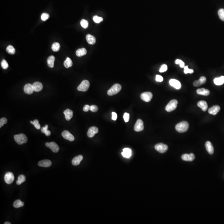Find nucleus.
Wrapping results in <instances>:
<instances>
[{
    "label": "nucleus",
    "mask_w": 224,
    "mask_h": 224,
    "mask_svg": "<svg viewBox=\"0 0 224 224\" xmlns=\"http://www.w3.org/2000/svg\"><path fill=\"white\" fill-rule=\"evenodd\" d=\"M175 63L176 65H179L180 67L181 68H184L185 67V63L183 61H182V60L179 59H177L175 61Z\"/></svg>",
    "instance_id": "nucleus-39"
},
{
    "label": "nucleus",
    "mask_w": 224,
    "mask_h": 224,
    "mask_svg": "<svg viewBox=\"0 0 224 224\" xmlns=\"http://www.w3.org/2000/svg\"><path fill=\"white\" fill-rule=\"evenodd\" d=\"M90 86V83L88 80L83 81L78 87L77 90L80 91L85 92L87 91Z\"/></svg>",
    "instance_id": "nucleus-5"
},
{
    "label": "nucleus",
    "mask_w": 224,
    "mask_h": 224,
    "mask_svg": "<svg viewBox=\"0 0 224 224\" xmlns=\"http://www.w3.org/2000/svg\"><path fill=\"white\" fill-rule=\"evenodd\" d=\"M198 80H199V82H200V83H201V84H204L205 83L206 81V78L205 77H204V76H202V77H201Z\"/></svg>",
    "instance_id": "nucleus-47"
},
{
    "label": "nucleus",
    "mask_w": 224,
    "mask_h": 224,
    "mask_svg": "<svg viewBox=\"0 0 224 224\" xmlns=\"http://www.w3.org/2000/svg\"><path fill=\"white\" fill-rule=\"evenodd\" d=\"M152 97V94L150 92H145L142 93L140 96L142 100L146 102H149L151 101Z\"/></svg>",
    "instance_id": "nucleus-7"
},
{
    "label": "nucleus",
    "mask_w": 224,
    "mask_h": 224,
    "mask_svg": "<svg viewBox=\"0 0 224 224\" xmlns=\"http://www.w3.org/2000/svg\"><path fill=\"white\" fill-rule=\"evenodd\" d=\"M198 106L200 107L203 111H206L208 109V105L206 101H201L198 103Z\"/></svg>",
    "instance_id": "nucleus-23"
},
{
    "label": "nucleus",
    "mask_w": 224,
    "mask_h": 224,
    "mask_svg": "<svg viewBox=\"0 0 224 224\" xmlns=\"http://www.w3.org/2000/svg\"><path fill=\"white\" fill-rule=\"evenodd\" d=\"M129 118H130V114L128 113H124V114L123 115V118H124L125 122H128L129 121Z\"/></svg>",
    "instance_id": "nucleus-45"
},
{
    "label": "nucleus",
    "mask_w": 224,
    "mask_h": 224,
    "mask_svg": "<svg viewBox=\"0 0 224 224\" xmlns=\"http://www.w3.org/2000/svg\"><path fill=\"white\" fill-rule=\"evenodd\" d=\"M86 53H87L86 49L85 48H82L78 49L76 51V54L77 56L81 57L86 55Z\"/></svg>",
    "instance_id": "nucleus-26"
},
{
    "label": "nucleus",
    "mask_w": 224,
    "mask_h": 224,
    "mask_svg": "<svg viewBox=\"0 0 224 224\" xmlns=\"http://www.w3.org/2000/svg\"><path fill=\"white\" fill-rule=\"evenodd\" d=\"M144 123L142 120L141 119H138L135 123V125L134 126V130L136 132L142 131L144 130Z\"/></svg>",
    "instance_id": "nucleus-9"
},
{
    "label": "nucleus",
    "mask_w": 224,
    "mask_h": 224,
    "mask_svg": "<svg viewBox=\"0 0 224 224\" xmlns=\"http://www.w3.org/2000/svg\"><path fill=\"white\" fill-rule=\"evenodd\" d=\"M189 126V124L188 122L186 121H182L176 124L175 128L178 133H183L188 130Z\"/></svg>",
    "instance_id": "nucleus-1"
},
{
    "label": "nucleus",
    "mask_w": 224,
    "mask_h": 224,
    "mask_svg": "<svg viewBox=\"0 0 224 224\" xmlns=\"http://www.w3.org/2000/svg\"><path fill=\"white\" fill-rule=\"evenodd\" d=\"M33 86L34 91L35 92L40 91L43 88L42 83L40 82H35L33 84Z\"/></svg>",
    "instance_id": "nucleus-21"
},
{
    "label": "nucleus",
    "mask_w": 224,
    "mask_h": 224,
    "mask_svg": "<svg viewBox=\"0 0 224 224\" xmlns=\"http://www.w3.org/2000/svg\"><path fill=\"white\" fill-rule=\"evenodd\" d=\"M122 89V86L120 84L116 83L114 84L112 87L108 91V94L110 96L113 95L117 94Z\"/></svg>",
    "instance_id": "nucleus-2"
},
{
    "label": "nucleus",
    "mask_w": 224,
    "mask_h": 224,
    "mask_svg": "<svg viewBox=\"0 0 224 224\" xmlns=\"http://www.w3.org/2000/svg\"><path fill=\"white\" fill-rule=\"evenodd\" d=\"M90 106L88 105H86L83 108V110L85 112H88L90 110Z\"/></svg>",
    "instance_id": "nucleus-51"
},
{
    "label": "nucleus",
    "mask_w": 224,
    "mask_h": 224,
    "mask_svg": "<svg viewBox=\"0 0 224 224\" xmlns=\"http://www.w3.org/2000/svg\"><path fill=\"white\" fill-rule=\"evenodd\" d=\"M195 158V155L193 153L190 154H185L182 155L181 158L183 161L187 162H192Z\"/></svg>",
    "instance_id": "nucleus-14"
},
{
    "label": "nucleus",
    "mask_w": 224,
    "mask_h": 224,
    "mask_svg": "<svg viewBox=\"0 0 224 224\" xmlns=\"http://www.w3.org/2000/svg\"><path fill=\"white\" fill-rule=\"evenodd\" d=\"M220 108L219 106H214L209 108L208 110L209 113L212 115H215L219 111Z\"/></svg>",
    "instance_id": "nucleus-17"
},
{
    "label": "nucleus",
    "mask_w": 224,
    "mask_h": 224,
    "mask_svg": "<svg viewBox=\"0 0 224 224\" xmlns=\"http://www.w3.org/2000/svg\"><path fill=\"white\" fill-rule=\"evenodd\" d=\"M112 119L113 120H116L117 118V114L115 112H113L112 113Z\"/></svg>",
    "instance_id": "nucleus-49"
},
{
    "label": "nucleus",
    "mask_w": 224,
    "mask_h": 224,
    "mask_svg": "<svg viewBox=\"0 0 224 224\" xmlns=\"http://www.w3.org/2000/svg\"><path fill=\"white\" fill-rule=\"evenodd\" d=\"M55 58L54 56H50L48 58L47 60L48 66L50 68H53L54 66V62Z\"/></svg>",
    "instance_id": "nucleus-28"
},
{
    "label": "nucleus",
    "mask_w": 224,
    "mask_h": 224,
    "mask_svg": "<svg viewBox=\"0 0 224 224\" xmlns=\"http://www.w3.org/2000/svg\"><path fill=\"white\" fill-rule=\"evenodd\" d=\"M155 149L160 153H164L168 150V146L163 143H158L155 146Z\"/></svg>",
    "instance_id": "nucleus-6"
},
{
    "label": "nucleus",
    "mask_w": 224,
    "mask_h": 224,
    "mask_svg": "<svg viewBox=\"0 0 224 224\" xmlns=\"http://www.w3.org/2000/svg\"><path fill=\"white\" fill-rule=\"evenodd\" d=\"M184 69V72L185 74H187L188 73L193 74L194 73V70L193 69H189V68H188V66H185Z\"/></svg>",
    "instance_id": "nucleus-40"
},
{
    "label": "nucleus",
    "mask_w": 224,
    "mask_h": 224,
    "mask_svg": "<svg viewBox=\"0 0 224 224\" xmlns=\"http://www.w3.org/2000/svg\"><path fill=\"white\" fill-rule=\"evenodd\" d=\"M81 25L82 26V27H83L84 29H86L88 27V22L87 20H85V19H82V20L81 21Z\"/></svg>",
    "instance_id": "nucleus-38"
},
{
    "label": "nucleus",
    "mask_w": 224,
    "mask_h": 224,
    "mask_svg": "<svg viewBox=\"0 0 224 224\" xmlns=\"http://www.w3.org/2000/svg\"><path fill=\"white\" fill-rule=\"evenodd\" d=\"M73 65L72 61L71 59L69 57H67L66 60L63 63V65L66 68H69V67H72Z\"/></svg>",
    "instance_id": "nucleus-29"
},
{
    "label": "nucleus",
    "mask_w": 224,
    "mask_h": 224,
    "mask_svg": "<svg viewBox=\"0 0 224 224\" xmlns=\"http://www.w3.org/2000/svg\"><path fill=\"white\" fill-rule=\"evenodd\" d=\"M49 15L48 13H43L41 15V19L43 21H46L49 18Z\"/></svg>",
    "instance_id": "nucleus-42"
},
{
    "label": "nucleus",
    "mask_w": 224,
    "mask_h": 224,
    "mask_svg": "<svg viewBox=\"0 0 224 224\" xmlns=\"http://www.w3.org/2000/svg\"><path fill=\"white\" fill-rule=\"evenodd\" d=\"M215 84L217 86H220L224 83V76H222L220 77L215 78L214 80Z\"/></svg>",
    "instance_id": "nucleus-27"
},
{
    "label": "nucleus",
    "mask_w": 224,
    "mask_h": 224,
    "mask_svg": "<svg viewBox=\"0 0 224 224\" xmlns=\"http://www.w3.org/2000/svg\"><path fill=\"white\" fill-rule=\"evenodd\" d=\"M218 14L220 19L224 21V9L221 8L218 11Z\"/></svg>",
    "instance_id": "nucleus-36"
},
{
    "label": "nucleus",
    "mask_w": 224,
    "mask_h": 224,
    "mask_svg": "<svg viewBox=\"0 0 224 224\" xmlns=\"http://www.w3.org/2000/svg\"><path fill=\"white\" fill-rule=\"evenodd\" d=\"M24 90L26 94H31L34 91L33 85L28 83L25 85L24 88Z\"/></svg>",
    "instance_id": "nucleus-16"
},
{
    "label": "nucleus",
    "mask_w": 224,
    "mask_h": 224,
    "mask_svg": "<svg viewBox=\"0 0 224 224\" xmlns=\"http://www.w3.org/2000/svg\"><path fill=\"white\" fill-rule=\"evenodd\" d=\"M7 122V119L5 117H3L0 120V127L1 128V127L3 126L4 124H6Z\"/></svg>",
    "instance_id": "nucleus-44"
},
{
    "label": "nucleus",
    "mask_w": 224,
    "mask_h": 224,
    "mask_svg": "<svg viewBox=\"0 0 224 224\" xmlns=\"http://www.w3.org/2000/svg\"><path fill=\"white\" fill-rule=\"evenodd\" d=\"M99 133V129L96 127H92L89 128L88 133L87 135L88 137L90 138H92L94 137L95 134Z\"/></svg>",
    "instance_id": "nucleus-13"
},
{
    "label": "nucleus",
    "mask_w": 224,
    "mask_h": 224,
    "mask_svg": "<svg viewBox=\"0 0 224 224\" xmlns=\"http://www.w3.org/2000/svg\"><path fill=\"white\" fill-rule=\"evenodd\" d=\"M6 51L9 54H15V49L13 46L12 45H9L6 48Z\"/></svg>",
    "instance_id": "nucleus-33"
},
{
    "label": "nucleus",
    "mask_w": 224,
    "mask_h": 224,
    "mask_svg": "<svg viewBox=\"0 0 224 224\" xmlns=\"http://www.w3.org/2000/svg\"><path fill=\"white\" fill-rule=\"evenodd\" d=\"M196 92H197L198 94L200 95L207 96V95H209L210 94V91L208 89L204 88L198 89L197 90Z\"/></svg>",
    "instance_id": "nucleus-25"
},
{
    "label": "nucleus",
    "mask_w": 224,
    "mask_h": 224,
    "mask_svg": "<svg viewBox=\"0 0 224 224\" xmlns=\"http://www.w3.org/2000/svg\"><path fill=\"white\" fill-rule=\"evenodd\" d=\"M60 45L58 42H54L52 44V49L54 52H58L60 49Z\"/></svg>",
    "instance_id": "nucleus-34"
},
{
    "label": "nucleus",
    "mask_w": 224,
    "mask_h": 224,
    "mask_svg": "<svg viewBox=\"0 0 224 224\" xmlns=\"http://www.w3.org/2000/svg\"><path fill=\"white\" fill-rule=\"evenodd\" d=\"M45 145L48 148H50L53 152L57 153L59 151V147L55 142H47L46 143Z\"/></svg>",
    "instance_id": "nucleus-8"
},
{
    "label": "nucleus",
    "mask_w": 224,
    "mask_h": 224,
    "mask_svg": "<svg viewBox=\"0 0 224 224\" xmlns=\"http://www.w3.org/2000/svg\"><path fill=\"white\" fill-rule=\"evenodd\" d=\"M205 147L207 151L210 154H213L214 147H213L212 143L210 141H207L205 143Z\"/></svg>",
    "instance_id": "nucleus-18"
},
{
    "label": "nucleus",
    "mask_w": 224,
    "mask_h": 224,
    "mask_svg": "<svg viewBox=\"0 0 224 224\" xmlns=\"http://www.w3.org/2000/svg\"><path fill=\"white\" fill-rule=\"evenodd\" d=\"M83 159V156H82V155H80L76 156L72 160V164L74 166L79 165Z\"/></svg>",
    "instance_id": "nucleus-20"
},
{
    "label": "nucleus",
    "mask_w": 224,
    "mask_h": 224,
    "mask_svg": "<svg viewBox=\"0 0 224 224\" xmlns=\"http://www.w3.org/2000/svg\"><path fill=\"white\" fill-rule=\"evenodd\" d=\"M93 20L94 21V22L96 23H99L101 21L103 20V18L102 17L98 16L97 15H95L93 17Z\"/></svg>",
    "instance_id": "nucleus-37"
},
{
    "label": "nucleus",
    "mask_w": 224,
    "mask_h": 224,
    "mask_svg": "<svg viewBox=\"0 0 224 224\" xmlns=\"http://www.w3.org/2000/svg\"><path fill=\"white\" fill-rule=\"evenodd\" d=\"M38 164L40 167H49L52 165V163L51 161L49 160L45 159L40 161L38 163Z\"/></svg>",
    "instance_id": "nucleus-15"
},
{
    "label": "nucleus",
    "mask_w": 224,
    "mask_h": 224,
    "mask_svg": "<svg viewBox=\"0 0 224 224\" xmlns=\"http://www.w3.org/2000/svg\"><path fill=\"white\" fill-rule=\"evenodd\" d=\"M86 40L87 42L90 45H94L96 42V39L93 36L90 34H88L86 36Z\"/></svg>",
    "instance_id": "nucleus-22"
},
{
    "label": "nucleus",
    "mask_w": 224,
    "mask_h": 224,
    "mask_svg": "<svg viewBox=\"0 0 224 224\" xmlns=\"http://www.w3.org/2000/svg\"><path fill=\"white\" fill-rule=\"evenodd\" d=\"M178 101L176 100H172L169 102L165 108V110L168 112L175 110L177 108Z\"/></svg>",
    "instance_id": "nucleus-4"
},
{
    "label": "nucleus",
    "mask_w": 224,
    "mask_h": 224,
    "mask_svg": "<svg viewBox=\"0 0 224 224\" xmlns=\"http://www.w3.org/2000/svg\"><path fill=\"white\" fill-rule=\"evenodd\" d=\"M14 138L15 142L20 145L27 142V137L26 135L23 134H20L14 135Z\"/></svg>",
    "instance_id": "nucleus-3"
},
{
    "label": "nucleus",
    "mask_w": 224,
    "mask_h": 224,
    "mask_svg": "<svg viewBox=\"0 0 224 224\" xmlns=\"http://www.w3.org/2000/svg\"><path fill=\"white\" fill-rule=\"evenodd\" d=\"M66 120L69 121L73 117V112L70 109H67L63 112Z\"/></svg>",
    "instance_id": "nucleus-19"
},
{
    "label": "nucleus",
    "mask_w": 224,
    "mask_h": 224,
    "mask_svg": "<svg viewBox=\"0 0 224 224\" xmlns=\"http://www.w3.org/2000/svg\"><path fill=\"white\" fill-rule=\"evenodd\" d=\"M168 67L166 65H163L162 66H161V68L159 69V72L161 73H163L164 72H165L167 70Z\"/></svg>",
    "instance_id": "nucleus-43"
},
{
    "label": "nucleus",
    "mask_w": 224,
    "mask_h": 224,
    "mask_svg": "<svg viewBox=\"0 0 224 224\" xmlns=\"http://www.w3.org/2000/svg\"><path fill=\"white\" fill-rule=\"evenodd\" d=\"M26 180V178L23 175H20L18 177V180L17 181L16 183L18 185H20L22 183L25 182Z\"/></svg>",
    "instance_id": "nucleus-32"
},
{
    "label": "nucleus",
    "mask_w": 224,
    "mask_h": 224,
    "mask_svg": "<svg viewBox=\"0 0 224 224\" xmlns=\"http://www.w3.org/2000/svg\"><path fill=\"white\" fill-rule=\"evenodd\" d=\"M90 110L93 112H96L98 110V107L95 105H92L90 106Z\"/></svg>",
    "instance_id": "nucleus-46"
},
{
    "label": "nucleus",
    "mask_w": 224,
    "mask_h": 224,
    "mask_svg": "<svg viewBox=\"0 0 224 224\" xmlns=\"http://www.w3.org/2000/svg\"><path fill=\"white\" fill-rule=\"evenodd\" d=\"M5 182L7 184H10L13 182L14 180V176L12 173L8 172L5 174L4 176Z\"/></svg>",
    "instance_id": "nucleus-10"
},
{
    "label": "nucleus",
    "mask_w": 224,
    "mask_h": 224,
    "mask_svg": "<svg viewBox=\"0 0 224 224\" xmlns=\"http://www.w3.org/2000/svg\"><path fill=\"white\" fill-rule=\"evenodd\" d=\"M30 123L33 124L37 130H39L41 128L40 124H39V121L38 120H35L33 121H30Z\"/></svg>",
    "instance_id": "nucleus-35"
},
{
    "label": "nucleus",
    "mask_w": 224,
    "mask_h": 224,
    "mask_svg": "<svg viewBox=\"0 0 224 224\" xmlns=\"http://www.w3.org/2000/svg\"><path fill=\"white\" fill-rule=\"evenodd\" d=\"M61 135H62V137L65 139L68 140L69 141H71V142L74 141V136H73L69 131H68L67 130L63 131L62 132Z\"/></svg>",
    "instance_id": "nucleus-11"
},
{
    "label": "nucleus",
    "mask_w": 224,
    "mask_h": 224,
    "mask_svg": "<svg viewBox=\"0 0 224 224\" xmlns=\"http://www.w3.org/2000/svg\"><path fill=\"white\" fill-rule=\"evenodd\" d=\"M170 85L176 89H180L181 87V84L180 81L175 79H171L169 81Z\"/></svg>",
    "instance_id": "nucleus-12"
},
{
    "label": "nucleus",
    "mask_w": 224,
    "mask_h": 224,
    "mask_svg": "<svg viewBox=\"0 0 224 224\" xmlns=\"http://www.w3.org/2000/svg\"><path fill=\"white\" fill-rule=\"evenodd\" d=\"M193 85H194V86H195V87H198V86H199L201 85L198 80H197V81H194V83H193Z\"/></svg>",
    "instance_id": "nucleus-50"
},
{
    "label": "nucleus",
    "mask_w": 224,
    "mask_h": 224,
    "mask_svg": "<svg viewBox=\"0 0 224 224\" xmlns=\"http://www.w3.org/2000/svg\"><path fill=\"white\" fill-rule=\"evenodd\" d=\"M155 80L157 82H161L163 81V78L162 76H161L160 75H157L156 76V79Z\"/></svg>",
    "instance_id": "nucleus-48"
},
{
    "label": "nucleus",
    "mask_w": 224,
    "mask_h": 224,
    "mask_svg": "<svg viewBox=\"0 0 224 224\" xmlns=\"http://www.w3.org/2000/svg\"><path fill=\"white\" fill-rule=\"evenodd\" d=\"M122 155L123 157L127 158H129L132 155V151L129 148H124L123 149V151L122 153Z\"/></svg>",
    "instance_id": "nucleus-24"
},
{
    "label": "nucleus",
    "mask_w": 224,
    "mask_h": 224,
    "mask_svg": "<svg viewBox=\"0 0 224 224\" xmlns=\"http://www.w3.org/2000/svg\"><path fill=\"white\" fill-rule=\"evenodd\" d=\"M24 205V203L23 202H22L20 200H17L16 201H15L13 203V206L15 208H16L23 207Z\"/></svg>",
    "instance_id": "nucleus-31"
},
{
    "label": "nucleus",
    "mask_w": 224,
    "mask_h": 224,
    "mask_svg": "<svg viewBox=\"0 0 224 224\" xmlns=\"http://www.w3.org/2000/svg\"><path fill=\"white\" fill-rule=\"evenodd\" d=\"M48 126L46 125L45 127H42L41 129V131L42 133H44L47 136H49L50 135L51 132L50 131L48 130Z\"/></svg>",
    "instance_id": "nucleus-30"
},
{
    "label": "nucleus",
    "mask_w": 224,
    "mask_h": 224,
    "mask_svg": "<svg viewBox=\"0 0 224 224\" xmlns=\"http://www.w3.org/2000/svg\"><path fill=\"white\" fill-rule=\"evenodd\" d=\"M1 66L4 69H6L8 68V64L6 60L4 59L1 61Z\"/></svg>",
    "instance_id": "nucleus-41"
},
{
    "label": "nucleus",
    "mask_w": 224,
    "mask_h": 224,
    "mask_svg": "<svg viewBox=\"0 0 224 224\" xmlns=\"http://www.w3.org/2000/svg\"><path fill=\"white\" fill-rule=\"evenodd\" d=\"M4 224H11V223H10V222H5V223H4Z\"/></svg>",
    "instance_id": "nucleus-52"
}]
</instances>
